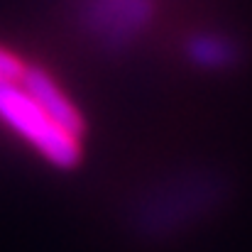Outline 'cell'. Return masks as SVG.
<instances>
[{"mask_svg": "<svg viewBox=\"0 0 252 252\" xmlns=\"http://www.w3.org/2000/svg\"><path fill=\"white\" fill-rule=\"evenodd\" d=\"M220 193L223 186L213 176H191L184 181H174L142 203V208L135 213V223L147 235L171 233L189 218L203 216Z\"/></svg>", "mask_w": 252, "mask_h": 252, "instance_id": "cell-2", "label": "cell"}, {"mask_svg": "<svg viewBox=\"0 0 252 252\" xmlns=\"http://www.w3.org/2000/svg\"><path fill=\"white\" fill-rule=\"evenodd\" d=\"M152 0H84L79 20L110 52L130 47L152 22Z\"/></svg>", "mask_w": 252, "mask_h": 252, "instance_id": "cell-3", "label": "cell"}, {"mask_svg": "<svg viewBox=\"0 0 252 252\" xmlns=\"http://www.w3.org/2000/svg\"><path fill=\"white\" fill-rule=\"evenodd\" d=\"M0 123L54 167L74 169L81 162V137L59 125L22 81H0Z\"/></svg>", "mask_w": 252, "mask_h": 252, "instance_id": "cell-1", "label": "cell"}, {"mask_svg": "<svg viewBox=\"0 0 252 252\" xmlns=\"http://www.w3.org/2000/svg\"><path fill=\"white\" fill-rule=\"evenodd\" d=\"M22 86L54 115V120L59 125H64L71 135L76 137H84L86 135V120L81 115V110L71 103V98L59 88V84L42 69V66H34L30 64L25 79H22Z\"/></svg>", "mask_w": 252, "mask_h": 252, "instance_id": "cell-4", "label": "cell"}, {"mask_svg": "<svg viewBox=\"0 0 252 252\" xmlns=\"http://www.w3.org/2000/svg\"><path fill=\"white\" fill-rule=\"evenodd\" d=\"M30 64H25L17 54H12L10 49L0 47V81L5 84H17L25 79Z\"/></svg>", "mask_w": 252, "mask_h": 252, "instance_id": "cell-6", "label": "cell"}, {"mask_svg": "<svg viewBox=\"0 0 252 252\" xmlns=\"http://www.w3.org/2000/svg\"><path fill=\"white\" fill-rule=\"evenodd\" d=\"M186 54L196 66L218 71V69H230L233 64H238L240 47L225 34L206 32V34H196L189 39Z\"/></svg>", "mask_w": 252, "mask_h": 252, "instance_id": "cell-5", "label": "cell"}]
</instances>
